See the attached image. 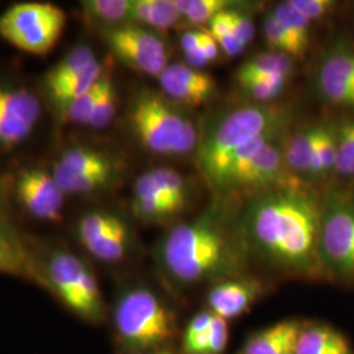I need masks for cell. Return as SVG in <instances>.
Wrapping results in <instances>:
<instances>
[{"label":"cell","mask_w":354,"mask_h":354,"mask_svg":"<svg viewBox=\"0 0 354 354\" xmlns=\"http://www.w3.org/2000/svg\"><path fill=\"white\" fill-rule=\"evenodd\" d=\"M37 96L20 87H0V147L11 149L26 140L39 121Z\"/></svg>","instance_id":"cell-11"},{"label":"cell","mask_w":354,"mask_h":354,"mask_svg":"<svg viewBox=\"0 0 354 354\" xmlns=\"http://www.w3.org/2000/svg\"><path fill=\"white\" fill-rule=\"evenodd\" d=\"M129 125L140 145L160 156L196 151L198 130L181 106L151 88L138 91L129 105Z\"/></svg>","instance_id":"cell-4"},{"label":"cell","mask_w":354,"mask_h":354,"mask_svg":"<svg viewBox=\"0 0 354 354\" xmlns=\"http://www.w3.org/2000/svg\"><path fill=\"white\" fill-rule=\"evenodd\" d=\"M228 17H230V24L235 37L247 46L254 37V26H253L252 19L247 13L235 11L232 8L228 10Z\"/></svg>","instance_id":"cell-38"},{"label":"cell","mask_w":354,"mask_h":354,"mask_svg":"<svg viewBox=\"0 0 354 354\" xmlns=\"http://www.w3.org/2000/svg\"><path fill=\"white\" fill-rule=\"evenodd\" d=\"M317 89L320 97L333 106L354 109V42L336 39L317 66Z\"/></svg>","instance_id":"cell-10"},{"label":"cell","mask_w":354,"mask_h":354,"mask_svg":"<svg viewBox=\"0 0 354 354\" xmlns=\"http://www.w3.org/2000/svg\"><path fill=\"white\" fill-rule=\"evenodd\" d=\"M0 273L29 279L46 288L42 268L38 266L13 223L8 207L0 196Z\"/></svg>","instance_id":"cell-13"},{"label":"cell","mask_w":354,"mask_h":354,"mask_svg":"<svg viewBox=\"0 0 354 354\" xmlns=\"http://www.w3.org/2000/svg\"><path fill=\"white\" fill-rule=\"evenodd\" d=\"M295 354H354L340 330L324 323L304 322Z\"/></svg>","instance_id":"cell-16"},{"label":"cell","mask_w":354,"mask_h":354,"mask_svg":"<svg viewBox=\"0 0 354 354\" xmlns=\"http://www.w3.org/2000/svg\"><path fill=\"white\" fill-rule=\"evenodd\" d=\"M105 74H106V71H105ZM105 74L102 75V79L97 82V84L95 87H92L84 95H82L74 102H70L67 106H64L62 111H64V117L67 121L76 124V125L88 127L89 120L95 112V108H96L97 102L100 99V95H102Z\"/></svg>","instance_id":"cell-33"},{"label":"cell","mask_w":354,"mask_h":354,"mask_svg":"<svg viewBox=\"0 0 354 354\" xmlns=\"http://www.w3.org/2000/svg\"><path fill=\"white\" fill-rule=\"evenodd\" d=\"M319 257L324 277L354 279V200L342 192L323 197Z\"/></svg>","instance_id":"cell-8"},{"label":"cell","mask_w":354,"mask_h":354,"mask_svg":"<svg viewBox=\"0 0 354 354\" xmlns=\"http://www.w3.org/2000/svg\"><path fill=\"white\" fill-rule=\"evenodd\" d=\"M118 345L129 354L167 349L176 336V314L155 291L134 286L122 291L113 308Z\"/></svg>","instance_id":"cell-5"},{"label":"cell","mask_w":354,"mask_h":354,"mask_svg":"<svg viewBox=\"0 0 354 354\" xmlns=\"http://www.w3.org/2000/svg\"><path fill=\"white\" fill-rule=\"evenodd\" d=\"M152 172L165 193L168 194V197L185 210L189 205L192 196L189 183L187 181V178L180 172H177L176 169L168 167L152 168Z\"/></svg>","instance_id":"cell-32"},{"label":"cell","mask_w":354,"mask_h":354,"mask_svg":"<svg viewBox=\"0 0 354 354\" xmlns=\"http://www.w3.org/2000/svg\"><path fill=\"white\" fill-rule=\"evenodd\" d=\"M117 112V89L114 87L113 79L109 73L105 74L102 95L95 108V112L89 120L88 127L95 129L106 127Z\"/></svg>","instance_id":"cell-35"},{"label":"cell","mask_w":354,"mask_h":354,"mask_svg":"<svg viewBox=\"0 0 354 354\" xmlns=\"http://www.w3.org/2000/svg\"><path fill=\"white\" fill-rule=\"evenodd\" d=\"M136 354H174L168 349H163V351H156V352H147V353H136Z\"/></svg>","instance_id":"cell-42"},{"label":"cell","mask_w":354,"mask_h":354,"mask_svg":"<svg viewBox=\"0 0 354 354\" xmlns=\"http://www.w3.org/2000/svg\"><path fill=\"white\" fill-rule=\"evenodd\" d=\"M323 197L308 185L266 190L241 201L239 227L251 261L289 277H324L319 257Z\"/></svg>","instance_id":"cell-1"},{"label":"cell","mask_w":354,"mask_h":354,"mask_svg":"<svg viewBox=\"0 0 354 354\" xmlns=\"http://www.w3.org/2000/svg\"><path fill=\"white\" fill-rule=\"evenodd\" d=\"M241 206L235 198L221 197L203 214L165 231L153 259L172 288L214 286L248 274L251 257L239 227Z\"/></svg>","instance_id":"cell-2"},{"label":"cell","mask_w":354,"mask_h":354,"mask_svg":"<svg viewBox=\"0 0 354 354\" xmlns=\"http://www.w3.org/2000/svg\"><path fill=\"white\" fill-rule=\"evenodd\" d=\"M181 15L175 0H131V23L151 30H167L176 26Z\"/></svg>","instance_id":"cell-18"},{"label":"cell","mask_w":354,"mask_h":354,"mask_svg":"<svg viewBox=\"0 0 354 354\" xmlns=\"http://www.w3.org/2000/svg\"><path fill=\"white\" fill-rule=\"evenodd\" d=\"M337 160V131L336 127L322 124L317 150L311 160L307 181L326 178L335 174Z\"/></svg>","instance_id":"cell-23"},{"label":"cell","mask_w":354,"mask_h":354,"mask_svg":"<svg viewBox=\"0 0 354 354\" xmlns=\"http://www.w3.org/2000/svg\"><path fill=\"white\" fill-rule=\"evenodd\" d=\"M46 288L75 315L97 324L105 317V304L95 273L74 253L57 250L42 268Z\"/></svg>","instance_id":"cell-6"},{"label":"cell","mask_w":354,"mask_h":354,"mask_svg":"<svg viewBox=\"0 0 354 354\" xmlns=\"http://www.w3.org/2000/svg\"><path fill=\"white\" fill-rule=\"evenodd\" d=\"M16 194L26 213L38 221L58 222L62 219L64 192L53 174L41 168H29L16 181Z\"/></svg>","instance_id":"cell-12"},{"label":"cell","mask_w":354,"mask_h":354,"mask_svg":"<svg viewBox=\"0 0 354 354\" xmlns=\"http://www.w3.org/2000/svg\"><path fill=\"white\" fill-rule=\"evenodd\" d=\"M272 12L277 17L281 26L288 32V35L297 44L302 54H306L311 44V26L313 23L306 19L302 13L297 11L290 1H283L277 4Z\"/></svg>","instance_id":"cell-27"},{"label":"cell","mask_w":354,"mask_h":354,"mask_svg":"<svg viewBox=\"0 0 354 354\" xmlns=\"http://www.w3.org/2000/svg\"><path fill=\"white\" fill-rule=\"evenodd\" d=\"M53 176L64 194H88L106 188L117 176V169L73 172L59 165L53 167Z\"/></svg>","instance_id":"cell-20"},{"label":"cell","mask_w":354,"mask_h":354,"mask_svg":"<svg viewBox=\"0 0 354 354\" xmlns=\"http://www.w3.org/2000/svg\"><path fill=\"white\" fill-rule=\"evenodd\" d=\"M177 11L190 24H209L216 15L235 7L230 0H175Z\"/></svg>","instance_id":"cell-28"},{"label":"cell","mask_w":354,"mask_h":354,"mask_svg":"<svg viewBox=\"0 0 354 354\" xmlns=\"http://www.w3.org/2000/svg\"><path fill=\"white\" fill-rule=\"evenodd\" d=\"M131 230L121 218L113 227L86 250L96 260L105 264H117L127 259L131 248Z\"/></svg>","instance_id":"cell-19"},{"label":"cell","mask_w":354,"mask_h":354,"mask_svg":"<svg viewBox=\"0 0 354 354\" xmlns=\"http://www.w3.org/2000/svg\"><path fill=\"white\" fill-rule=\"evenodd\" d=\"M294 73V59L281 53H260L245 61L236 71V82L252 77H288Z\"/></svg>","instance_id":"cell-21"},{"label":"cell","mask_w":354,"mask_h":354,"mask_svg":"<svg viewBox=\"0 0 354 354\" xmlns=\"http://www.w3.org/2000/svg\"><path fill=\"white\" fill-rule=\"evenodd\" d=\"M66 20L64 10L55 4L17 3L1 13L0 37L19 50L44 57L58 44Z\"/></svg>","instance_id":"cell-7"},{"label":"cell","mask_w":354,"mask_h":354,"mask_svg":"<svg viewBox=\"0 0 354 354\" xmlns=\"http://www.w3.org/2000/svg\"><path fill=\"white\" fill-rule=\"evenodd\" d=\"M55 165L73 172L117 169L115 162L108 153L86 146H77L66 150Z\"/></svg>","instance_id":"cell-24"},{"label":"cell","mask_w":354,"mask_h":354,"mask_svg":"<svg viewBox=\"0 0 354 354\" xmlns=\"http://www.w3.org/2000/svg\"><path fill=\"white\" fill-rule=\"evenodd\" d=\"M80 6L87 17L104 28L131 23V0H86Z\"/></svg>","instance_id":"cell-25"},{"label":"cell","mask_w":354,"mask_h":354,"mask_svg":"<svg viewBox=\"0 0 354 354\" xmlns=\"http://www.w3.org/2000/svg\"><path fill=\"white\" fill-rule=\"evenodd\" d=\"M322 125H310L286 134L283 155L288 168L295 176L307 180L311 160L317 147Z\"/></svg>","instance_id":"cell-17"},{"label":"cell","mask_w":354,"mask_h":354,"mask_svg":"<svg viewBox=\"0 0 354 354\" xmlns=\"http://www.w3.org/2000/svg\"><path fill=\"white\" fill-rule=\"evenodd\" d=\"M228 336V322L222 317L214 315L213 323L210 326V353L222 354L227 348Z\"/></svg>","instance_id":"cell-39"},{"label":"cell","mask_w":354,"mask_h":354,"mask_svg":"<svg viewBox=\"0 0 354 354\" xmlns=\"http://www.w3.org/2000/svg\"><path fill=\"white\" fill-rule=\"evenodd\" d=\"M121 218L118 215L105 212L95 210L83 215L77 223L76 234L80 244L87 250L95 241L109 231Z\"/></svg>","instance_id":"cell-29"},{"label":"cell","mask_w":354,"mask_h":354,"mask_svg":"<svg viewBox=\"0 0 354 354\" xmlns=\"http://www.w3.org/2000/svg\"><path fill=\"white\" fill-rule=\"evenodd\" d=\"M207 26H209L207 32L214 37L219 48L230 57L239 55L241 53L245 50L247 46L235 37V35L231 29L228 10L216 15L214 19L207 24Z\"/></svg>","instance_id":"cell-36"},{"label":"cell","mask_w":354,"mask_h":354,"mask_svg":"<svg viewBox=\"0 0 354 354\" xmlns=\"http://www.w3.org/2000/svg\"><path fill=\"white\" fill-rule=\"evenodd\" d=\"M291 6L311 23L324 19L332 12L336 3L330 0H289Z\"/></svg>","instance_id":"cell-37"},{"label":"cell","mask_w":354,"mask_h":354,"mask_svg":"<svg viewBox=\"0 0 354 354\" xmlns=\"http://www.w3.org/2000/svg\"><path fill=\"white\" fill-rule=\"evenodd\" d=\"M201 46H203V51L209 59V62H213L218 58L219 54V45L216 44L214 37L207 32V30H203V39H201Z\"/></svg>","instance_id":"cell-41"},{"label":"cell","mask_w":354,"mask_h":354,"mask_svg":"<svg viewBox=\"0 0 354 354\" xmlns=\"http://www.w3.org/2000/svg\"><path fill=\"white\" fill-rule=\"evenodd\" d=\"M105 71H106L105 67L97 59L84 71L48 88L50 92L51 99L64 109V106H67L70 102H74L92 87H95L97 82L102 79V75L105 74Z\"/></svg>","instance_id":"cell-22"},{"label":"cell","mask_w":354,"mask_h":354,"mask_svg":"<svg viewBox=\"0 0 354 354\" xmlns=\"http://www.w3.org/2000/svg\"><path fill=\"white\" fill-rule=\"evenodd\" d=\"M96 61V54L88 45L76 46L73 50L68 51L58 64L51 67L50 71L45 76L46 88H50L66 79L84 71Z\"/></svg>","instance_id":"cell-26"},{"label":"cell","mask_w":354,"mask_h":354,"mask_svg":"<svg viewBox=\"0 0 354 354\" xmlns=\"http://www.w3.org/2000/svg\"><path fill=\"white\" fill-rule=\"evenodd\" d=\"M294 111L288 104L253 102L215 120L200 136L194 151L197 168L210 189L243 147L261 137L289 130Z\"/></svg>","instance_id":"cell-3"},{"label":"cell","mask_w":354,"mask_h":354,"mask_svg":"<svg viewBox=\"0 0 354 354\" xmlns=\"http://www.w3.org/2000/svg\"><path fill=\"white\" fill-rule=\"evenodd\" d=\"M102 37L115 58L140 74L159 77L169 64L165 39L149 28L133 23L104 28Z\"/></svg>","instance_id":"cell-9"},{"label":"cell","mask_w":354,"mask_h":354,"mask_svg":"<svg viewBox=\"0 0 354 354\" xmlns=\"http://www.w3.org/2000/svg\"><path fill=\"white\" fill-rule=\"evenodd\" d=\"M266 282L250 274L226 279L214 286L206 295V306L210 313L225 320L244 315L266 294Z\"/></svg>","instance_id":"cell-14"},{"label":"cell","mask_w":354,"mask_h":354,"mask_svg":"<svg viewBox=\"0 0 354 354\" xmlns=\"http://www.w3.org/2000/svg\"><path fill=\"white\" fill-rule=\"evenodd\" d=\"M263 30L269 51L289 55L292 59H301L304 57L302 51L299 50V48L283 29V26H281L274 13L269 12L266 15L263 23Z\"/></svg>","instance_id":"cell-31"},{"label":"cell","mask_w":354,"mask_h":354,"mask_svg":"<svg viewBox=\"0 0 354 354\" xmlns=\"http://www.w3.org/2000/svg\"><path fill=\"white\" fill-rule=\"evenodd\" d=\"M304 324L299 319H286L256 330L238 354H295Z\"/></svg>","instance_id":"cell-15"},{"label":"cell","mask_w":354,"mask_h":354,"mask_svg":"<svg viewBox=\"0 0 354 354\" xmlns=\"http://www.w3.org/2000/svg\"><path fill=\"white\" fill-rule=\"evenodd\" d=\"M201 38H203V30H187L181 35L180 44L184 54L196 50L201 45Z\"/></svg>","instance_id":"cell-40"},{"label":"cell","mask_w":354,"mask_h":354,"mask_svg":"<svg viewBox=\"0 0 354 354\" xmlns=\"http://www.w3.org/2000/svg\"><path fill=\"white\" fill-rule=\"evenodd\" d=\"M288 77H252L239 82L241 92L254 104H272L285 92Z\"/></svg>","instance_id":"cell-30"},{"label":"cell","mask_w":354,"mask_h":354,"mask_svg":"<svg viewBox=\"0 0 354 354\" xmlns=\"http://www.w3.org/2000/svg\"><path fill=\"white\" fill-rule=\"evenodd\" d=\"M337 160L335 174L342 177H354V120H348L336 127Z\"/></svg>","instance_id":"cell-34"}]
</instances>
